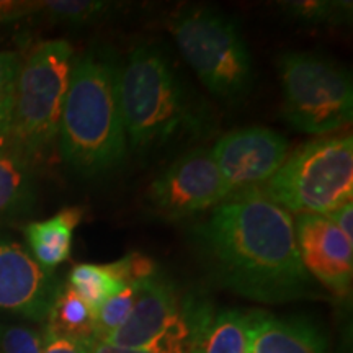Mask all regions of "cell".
<instances>
[{"instance_id": "cell-1", "label": "cell", "mask_w": 353, "mask_h": 353, "mask_svg": "<svg viewBox=\"0 0 353 353\" xmlns=\"http://www.w3.org/2000/svg\"><path fill=\"white\" fill-rule=\"evenodd\" d=\"M193 241L216 281L241 296L285 303L314 291L299 257L293 216L259 190L211 210L193 228Z\"/></svg>"}, {"instance_id": "cell-2", "label": "cell", "mask_w": 353, "mask_h": 353, "mask_svg": "<svg viewBox=\"0 0 353 353\" xmlns=\"http://www.w3.org/2000/svg\"><path fill=\"white\" fill-rule=\"evenodd\" d=\"M118 77L120 64L105 48L74 59L57 141L64 164L83 179L108 174L126 159Z\"/></svg>"}, {"instance_id": "cell-3", "label": "cell", "mask_w": 353, "mask_h": 353, "mask_svg": "<svg viewBox=\"0 0 353 353\" xmlns=\"http://www.w3.org/2000/svg\"><path fill=\"white\" fill-rule=\"evenodd\" d=\"M118 90L132 151H152L183 132L201 130V110L190 99L170 57L156 44L132 48L120 65Z\"/></svg>"}, {"instance_id": "cell-4", "label": "cell", "mask_w": 353, "mask_h": 353, "mask_svg": "<svg viewBox=\"0 0 353 353\" xmlns=\"http://www.w3.org/2000/svg\"><path fill=\"white\" fill-rule=\"evenodd\" d=\"M72 65L74 48L65 39L39 43L20 63L8 152L28 165L57 141Z\"/></svg>"}, {"instance_id": "cell-5", "label": "cell", "mask_w": 353, "mask_h": 353, "mask_svg": "<svg viewBox=\"0 0 353 353\" xmlns=\"http://www.w3.org/2000/svg\"><path fill=\"white\" fill-rule=\"evenodd\" d=\"M259 192L290 214H330L353 196L352 136L299 145Z\"/></svg>"}, {"instance_id": "cell-6", "label": "cell", "mask_w": 353, "mask_h": 353, "mask_svg": "<svg viewBox=\"0 0 353 353\" xmlns=\"http://www.w3.org/2000/svg\"><path fill=\"white\" fill-rule=\"evenodd\" d=\"M170 33L200 82L219 99L241 100L254 83L252 54L239 26L210 7L185 8L172 19Z\"/></svg>"}, {"instance_id": "cell-7", "label": "cell", "mask_w": 353, "mask_h": 353, "mask_svg": "<svg viewBox=\"0 0 353 353\" xmlns=\"http://www.w3.org/2000/svg\"><path fill=\"white\" fill-rule=\"evenodd\" d=\"M285 120L306 134H327L353 117L350 72L327 57L290 51L278 59Z\"/></svg>"}, {"instance_id": "cell-8", "label": "cell", "mask_w": 353, "mask_h": 353, "mask_svg": "<svg viewBox=\"0 0 353 353\" xmlns=\"http://www.w3.org/2000/svg\"><path fill=\"white\" fill-rule=\"evenodd\" d=\"M210 314L208 307L180 299L175 285L157 272L141 281L130 317L105 343L148 353H190Z\"/></svg>"}, {"instance_id": "cell-9", "label": "cell", "mask_w": 353, "mask_h": 353, "mask_svg": "<svg viewBox=\"0 0 353 353\" xmlns=\"http://www.w3.org/2000/svg\"><path fill=\"white\" fill-rule=\"evenodd\" d=\"M231 198L210 148L185 152L149 187V201L164 218L182 219L211 211Z\"/></svg>"}, {"instance_id": "cell-10", "label": "cell", "mask_w": 353, "mask_h": 353, "mask_svg": "<svg viewBox=\"0 0 353 353\" xmlns=\"http://www.w3.org/2000/svg\"><path fill=\"white\" fill-rule=\"evenodd\" d=\"M210 149L231 196L262 188L290 154L285 136L265 126L234 130Z\"/></svg>"}, {"instance_id": "cell-11", "label": "cell", "mask_w": 353, "mask_h": 353, "mask_svg": "<svg viewBox=\"0 0 353 353\" xmlns=\"http://www.w3.org/2000/svg\"><path fill=\"white\" fill-rule=\"evenodd\" d=\"M61 283L28 249L0 234V312L43 322Z\"/></svg>"}, {"instance_id": "cell-12", "label": "cell", "mask_w": 353, "mask_h": 353, "mask_svg": "<svg viewBox=\"0 0 353 353\" xmlns=\"http://www.w3.org/2000/svg\"><path fill=\"white\" fill-rule=\"evenodd\" d=\"M294 234L309 276L332 294L347 296L353 280V241L322 214L296 216Z\"/></svg>"}, {"instance_id": "cell-13", "label": "cell", "mask_w": 353, "mask_h": 353, "mask_svg": "<svg viewBox=\"0 0 353 353\" xmlns=\"http://www.w3.org/2000/svg\"><path fill=\"white\" fill-rule=\"evenodd\" d=\"M249 353H325V342L306 321L254 312Z\"/></svg>"}, {"instance_id": "cell-14", "label": "cell", "mask_w": 353, "mask_h": 353, "mask_svg": "<svg viewBox=\"0 0 353 353\" xmlns=\"http://www.w3.org/2000/svg\"><path fill=\"white\" fill-rule=\"evenodd\" d=\"M83 213L81 206H69L50 219L34 221L25 228L28 252L44 270L54 272L70 257L74 231L81 224Z\"/></svg>"}, {"instance_id": "cell-15", "label": "cell", "mask_w": 353, "mask_h": 353, "mask_svg": "<svg viewBox=\"0 0 353 353\" xmlns=\"http://www.w3.org/2000/svg\"><path fill=\"white\" fill-rule=\"evenodd\" d=\"M38 201L33 167L12 152H0V224L33 213Z\"/></svg>"}, {"instance_id": "cell-16", "label": "cell", "mask_w": 353, "mask_h": 353, "mask_svg": "<svg viewBox=\"0 0 353 353\" xmlns=\"http://www.w3.org/2000/svg\"><path fill=\"white\" fill-rule=\"evenodd\" d=\"M254 312H211L190 353H249Z\"/></svg>"}, {"instance_id": "cell-17", "label": "cell", "mask_w": 353, "mask_h": 353, "mask_svg": "<svg viewBox=\"0 0 353 353\" xmlns=\"http://www.w3.org/2000/svg\"><path fill=\"white\" fill-rule=\"evenodd\" d=\"M44 327L63 337L82 342H97L94 311L70 288L69 283L61 285L57 290Z\"/></svg>"}, {"instance_id": "cell-18", "label": "cell", "mask_w": 353, "mask_h": 353, "mask_svg": "<svg viewBox=\"0 0 353 353\" xmlns=\"http://www.w3.org/2000/svg\"><path fill=\"white\" fill-rule=\"evenodd\" d=\"M68 283L88 304L94 314L107 299L120 293L126 286L114 270L113 263L76 265L69 273Z\"/></svg>"}, {"instance_id": "cell-19", "label": "cell", "mask_w": 353, "mask_h": 353, "mask_svg": "<svg viewBox=\"0 0 353 353\" xmlns=\"http://www.w3.org/2000/svg\"><path fill=\"white\" fill-rule=\"evenodd\" d=\"M121 8L123 3L105 0H48L39 2L37 15L52 23L83 26L107 20Z\"/></svg>"}, {"instance_id": "cell-20", "label": "cell", "mask_w": 353, "mask_h": 353, "mask_svg": "<svg viewBox=\"0 0 353 353\" xmlns=\"http://www.w3.org/2000/svg\"><path fill=\"white\" fill-rule=\"evenodd\" d=\"M281 10L304 25L337 26L352 19V2L345 0H291L281 3Z\"/></svg>"}, {"instance_id": "cell-21", "label": "cell", "mask_w": 353, "mask_h": 353, "mask_svg": "<svg viewBox=\"0 0 353 353\" xmlns=\"http://www.w3.org/2000/svg\"><path fill=\"white\" fill-rule=\"evenodd\" d=\"M20 63L21 59L17 52L0 51V152H7L10 143Z\"/></svg>"}, {"instance_id": "cell-22", "label": "cell", "mask_w": 353, "mask_h": 353, "mask_svg": "<svg viewBox=\"0 0 353 353\" xmlns=\"http://www.w3.org/2000/svg\"><path fill=\"white\" fill-rule=\"evenodd\" d=\"M139 283L126 285L120 293L107 299L94 314L97 342H105L125 324L130 317L136 299H138Z\"/></svg>"}, {"instance_id": "cell-23", "label": "cell", "mask_w": 353, "mask_h": 353, "mask_svg": "<svg viewBox=\"0 0 353 353\" xmlns=\"http://www.w3.org/2000/svg\"><path fill=\"white\" fill-rule=\"evenodd\" d=\"M0 353H41V334L26 325L0 322Z\"/></svg>"}, {"instance_id": "cell-24", "label": "cell", "mask_w": 353, "mask_h": 353, "mask_svg": "<svg viewBox=\"0 0 353 353\" xmlns=\"http://www.w3.org/2000/svg\"><path fill=\"white\" fill-rule=\"evenodd\" d=\"M113 267L126 285L141 283V281L148 280L159 272L154 260L143 254H128L123 259L113 262Z\"/></svg>"}, {"instance_id": "cell-25", "label": "cell", "mask_w": 353, "mask_h": 353, "mask_svg": "<svg viewBox=\"0 0 353 353\" xmlns=\"http://www.w3.org/2000/svg\"><path fill=\"white\" fill-rule=\"evenodd\" d=\"M95 342H82L63 337L46 327L41 334V353H92Z\"/></svg>"}, {"instance_id": "cell-26", "label": "cell", "mask_w": 353, "mask_h": 353, "mask_svg": "<svg viewBox=\"0 0 353 353\" xmlns=\"http://www.w3.org/2000/svg\"><path fill=\"white\" fill-rule=\"evenodd\" d=\"M39 2H0V23L17 21L38 13Z\"/></svg>"}, {"instance_id": "cell-27", "label": "cell", "mask_w": 353, "mask_h": 353, "mask_svg": "<svg viewBox=\"0 0 353 353\" xmlns=\"http://www.w3.org/2000/svg\"><path fill=\"white\" fill-rule=\"evenodd\" d=\"M327 218L345 234L348 239L353 241V203L348 201L345 205L327 214Z\"/></svg>"}, {"instance_id": "cell-28", "label": "cell", "mask_w": 353, "mask_h": 353, "mask_svg": "<svg viewBox=\"0 0 353 353\" xmlns=\"http://www.w3.org/2000/svg\"><path fill=\"white\" fill-rule=\"evenodd\" d=\"M92 353H148V352L132 350V348H121L117 345H110V343H105V342H95Z\"/></svg>"}]
</instances>
